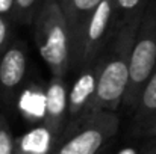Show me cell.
I'll list each match as a JSON object with an SVG mask.
<instances>
[{
  "mask_svg": "<svg viewBox=\"0 0 156 154\" xmlns=\"http://www.w3.org/2000/svg\"><path fill=\"white\" fill-rule=\"evenodd\" d=\"M140 23L141 20H136L118 26L94 62L97 85L93 98V112H114L123 104L129 85L130 56Z\"/></svg>",
  "mask_w": 156,
  "mask_h": 154,
  "instance_id": "6da1fadb",
  "label": "cell"
},
{
  "mask_svg": "<svg viewBox=\"0 0 156 154\" xmlns=\"http://www.w3.org/2000/svg\"><path fill=\"white\" fill-rule=\"evenodd\" d=\"M38 51L53 77H65L71 68V32L58 0H44L32 23Z\"/></svg>",
  "mask_w": 156,
  "mask_h": 154,
  "instance_id": "7a4b0ae2",
  "label": "cell"
},
{
  "mask_svg": "<svg viewBox=\"0 0 156 154\" xmlns=\"http://www.w3.org/2000/svg\"><path fill=\"white\" fill-rule=\"evenodd\" d=\"M117 27L115 2L102 0L71 36V68L82 70L93 65Z\"/></svg>",
  "mask_w": 156,
  "mask_h": 154,
  "instance_id": "3957f363",
  "label": "cell"
},
{
  "mask_svg": "<svg viewBox=\"0 0 156 154\" xmlns=\"http://www.w3.org/2000/svg\"><path fill=\"white\" fill-rule=\"evenodd\" d=\"M156 68V0H150L141 23L130 56L129 85L123 100L126 109L133 110L140 94Z\"/></svg>",
  "mask_w": 156,
  "mask_h": 154,
  "instance_id": "277c9868",
  "label": "cell"
},
{
  "mask_svg": "<svg viewBox=\"0 0 156 154\" xmlns=\"http://www.w3.org/2000/svg\"><path fill=\"white\" fill-rule=\"evenodd\" d=\"M118 125L114 112H94L73 133L62 138L52 154H97L115 136Z\"/></svg>",
  "mask_w": 156,
  "mask_h": 154,
  "instance_id": "5b68a950",
  "label": "cell"
},
{
  "mask_svg": "<svg viewBox=\"0 0 156 154\" xmlns=\"http://www.w3.org/2000/svg\"><path fill=\"white\" fill-rule=\"evenodd\" d=\"M80 73L74 79L71 88L68 89V118L64 136L73 133L93 112V98L97 85L96 65L79 70Z\"/></svg>",
  "mask_w": 156,
  "mask_h": 154,
  "instance_id": "8992f818",
  "label": "cell"
},
{
  "mask_svg": "<svg viewBox=\"0 0 156 154\" xmlns=\"http://www.w3.org/2000/svg\"><path fill=\"white\" fill-rule=\"evenodd\" d=\"M29 67L27 51L23 43L12 41L0 54V100L11 101L21 86Z\"/></svg>",
  "mask_w": 156,
  "mask_h": 154,
  "instance_id": "52a82bcc",
  "label": "cell"
},
{
  "mask_svg": "<svg viewBox=\"0 0 156 154\" xmlns=\"http://www.w3.org/2000/svg\"><path fill=\"white\" fill-rule=\"evenodd\" d=\"M44 119L43 124L55 138L62 141L68 118V88L64 77H53L44 91Z\"/></svg>",
  "mask_w": 156,
  "mask_h": 154,
  "instance_id": "ba28073f",
  "label": "cell"
},
{
  "mask_svg": "<svg viewBox=\"0 0 156 154\" xmlns=\"http://www.w3.org/2000/svg\"><path fill=\"white\" fill-rule=\"evenodd\" d=\"M59 142L61 141L53 136L52 132L41 124L15 139L14 154H52Z\"/></svg>",
  "mask_w": 156,
  "mask_h": 154,
  "instance_id": "9c48e42d",
  "label": "cell"
},
{
  "mask_svg": "<svg viewBox=\"0 0 156 154\" xmlns=\"http://www.w3.org/2000/svg\"><path fill=\"white\" fill-rule=\"evenodd\" d=\"M156 115V68L144 85L136 107L133 109V119L138 128L141 130Z\"/></svg>",
  "mask_w": 156,
  "mask_h": 154,
  "instance_id": "30bf717a",
  "label": "cell"
},
{
  "mask_svg": "<svg viewBox=\"0 0 156 154\" xmlns=\"http://www.w3.org/2000/svg\"><path fill=\"white\" fill-rule=\"evenodd\" d=\"M59 3L73 36V33L93 14V11L102 3V0H61Z\"/></svg>",
  "mask_w": 156,
  "mask_h": 154,
  "instance_id": "8fae6325",
  "label": "cell"
},
{
  "mask_svg": "<svg viewBox=\"0 0 156 154\" xmlns=\"http://www.w3.org/2000/svg\"><path fill=\"white\" fill-rule=\"evenodd\" d=\"M117 11V24L123 26L141 20L150 0H114Z\"/></svg>",
  "mask_w": 156,
  "mask_h": 154,
  "instance_id": "7c38bea8",
  "label": "cell"
},
{
  "mask_svg": "<svg viewBox=\"0 0 156 154\" xmlns=\"http://www.w3.org/2000/svg\"><path fill=\"white\" fill-rule=\"evenodd\" d=\"M44 0H15V21L32 24Z\"/></svg>",
  "mask_w": 156,
  "mask_h": 154,
  "instance_id": "4fadbf2b",
  "label": "cell"
},
{
  "mask_svg": "<svg viewBox=\"0 0 156 154\" xmlns=\"http://www.w3.org/2000/svg\"><path fill=\"white\" fill-rule=\"evenodd\" d=\"M15 153V138L5 116L0 115V154Z\"/></svg>",
  "mask_w": 156,
  "mask_h": 154,
  "instance_id": "5bb4252c",
  "label": "cell"
},
{
  "mask_svg": "<svg viewBox=\"0 0 156 154\" xmlns=\"http://www.w3.org/2000/svg\"><path fill=\"white\" fill-rule=\"evenodd\" d=\"M11 18L0 14V54L9 47L11 41Z\"/></svg>",
  "mask_w": 156,
  "mask_h": 154,
  "instance_id": "9a60e30c",
  "label": "cell"
},
{
  "mask_svg": "<svg viewBox=\"0 0 156 154\" xmlns=\"http://www.w3.org/2000/svg\"><path fill=\"white\" fill-rule=\"evenodd\" d=\"M0 14L15 21V0H0Z\"/></svg>",
  "mask_w": 156,
  "mask_h": 154,
  "instance_id": "2e32d148",
  "label": "cell"
},
{
  "mask_svg": "<svg viewBox=\"0 0 156 154\" xmlns=\"http://www.w3.org/2000/svg\"><path fill=\"white\" fill-rule=\"evenodd\" d=\"M141 132L144 133V135H149V136H153L156 135V115L141 128Z\"/></svg>",
  "mask_w": 156,
  "mask_h": 154,
  "instance_id": "e0dca14e",
  "label": "cell"
},
{
  "mask_svg": "<svg viewBox=\"0 0 156 154\" xmlns=\"http://www.w3.org/2000/svg\"><path fill=\"white\" fill-rule=\"evenodd\" d=\"M117 154H138V150H136L135 147H124V148H121Z\"/></svg>",
  "mask_w": 156,
  "mask_h": 154,
  "instance_id": "ac0fdd59",
  "label": "cell"
},
{
  "mask_svg": "<svg viewBox=\"0 0 156 154\" xmlns=\"http://www.w3.org/2000/svg\"><path fill=\"white\" fill-rule=\"evenodd\" d=\"M147 154H155V153H147Z\"/></svg>",
  "mask_w": 156,
  "mask_h": 154,
  "instance_id": "d6986e66",
  "label": "cell"
},
{
  "mask_svg": "<svg viewBox=\"0 0 156 154\" xmlns=\"http://www.w3.org/2000/svg\"><path fill=\"white\" fill-rule=\"evenodd\" d=\"M155 154H156V150H155Z\"/></svg>",
  "mask_w": 156,
  "mask_h": 154,
  "instance_id": "ffe728a7",
  "label": "cell"
},
{
  "mask_svg": "<svg viewBox=\"0 0 156 154\" xmlns=\"http://www.w3.org/2000/svg\"><path fill=\"white\" fill-rule=\"evenodd\" d=\"M58 2H61V0H58Z\"/></svg>",
  "mask_w": 156,
  "mask_h": 154,
  "instance_id": "44dd1931",
  "label": "cell"
}]
</instances>
